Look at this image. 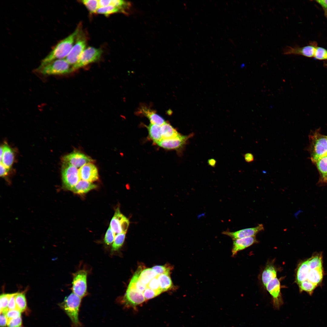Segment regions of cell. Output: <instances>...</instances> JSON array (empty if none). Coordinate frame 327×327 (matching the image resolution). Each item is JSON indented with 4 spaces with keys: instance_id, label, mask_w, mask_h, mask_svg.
Here are the masks:
<instances>
[{
    "instance_id": "6da1fadb",
    "label": "cell",
    "mask_w": 327,
    "mask_h": 327,
    "mask_svg": "<svg viewBox=\"0 0 327 327\" xmlns=\"http://www.w3.org/2000/svg\"><path fill=\"white\" fill-rule=\"evenodd\" d=\"M81 28V24H80L72 33L59 42L42 60L36 69H40L54 61L66 58L72 49Z\"/></svg>"
},
{
    "instance_id": "7a4b0ae2",
    "label": "cell",
    "mask_w": 327,
    "mask_h": 327,
    "mask_svg": "<svg viewBox=\"0 0 327 327\" xmlns=\"http://www.w3.org/2000/svg\"><path fill=\"white\" fill-rule=\"evenodd\" d=\"M309 151L312 161L327 155V136L315 131L309 135Z\"/></svg>"
},
{
    "instance_id": "3957f363",
    "label": "cell",
    "mask_w": 327,
    "mask_h": 327,
    "mask_svg": "<svg viewBox=\"0 0 327 327\" xmlns=\"http://www.w3.org/2000/svg\"><path fill=\"white\" fill-rule=\"evenodd\" d=\"M81 298L73 292L66 297L61 304V307L70 318L73 327H82L78 318Z\"/></svg>"
},
{
    "instance_id": "277c9868",
    "label": "cell",
    "mask_w": 327,
    "mask_h": 327,
    "mask_svg": "<svg viewBox=\"0 0 327 327\" xmlns=\"http://www.w3.org/2000/svg\"><path fill=\"white\" fill-rule=\"evenodd\" d=\"M36 71L44 75H48L65 74L74 71L72 66L65 58L54 61Z\"/></svg>"
},
{
    "instance_id": "5b68a950",
    "label": "cell",
    "mask_w": 327,
    "mask_h": 327,
    "mask_svg": "<svg viewBox=\"0 0 327 327\" xmlns=\"http://www.w3.org/2000/svg\"><path fill=\"white\" fill-rule=\"evenodd\" d=\"M61 175L63 188L70 191L81 180L77 168L67 163H63Z\"/></svg>"
},
{
    "instance_id": "8992f818",
    "label": "cell",
    "mask_w": 327,
    "mask_h": 327,
    "mask_svg": "<svg viewBox=\"0 0 327 327\" xmlns=\"http://www.w3.org/2000/svg\"><path fill=\"white\" fill-rule=\"evenodd\" d=\"M87 42L86 37L81 28L76 37L75 44L70 53L65 58L68 63L72 66L77 62L81 55L85 49Z\"/></svg>"
},
{
    "instance_id": "52a82bcc",
    "label": "cell",
    "mask_w": 327,
    "mask_h": 327,
    "mask_svg": "<svg viewBox=\"0 0 327 327\" xmlns=\"http://www.w3.org/2000/svg\"><path fill=\"white\" fill-rule=\"evenodd\" d=\"M102 53L101 48L89 47L85 49L77 62L73 66V71L99 60Z\"/></svg>"
},
{
    "instance_id": "ba28073f",
    "label": "cell",
    "mask_w": 327,
    "mask_h": 327,
    "mask_svg": "<svg viewBox=\"0 0 327 327\" xmlns=\"http://www.w3.org/2000/svg\"><path fill=\"white\" fill-rule=\"evenodd\" d=\"M87 271L80 270L73 275L72 289L73 292L82 298L86 296L87 292Z\"/></svg>"
},
{
    "instance_id": "9c48e42d",
    "label": "cell",
    "mask_w": 327,
    "mask_h": 327,
    "mask_svg": "<svg viewBox=\"0 0 327 327\" xmlns=\"http://www.w3.org/2000/svg\"><path fill=\"white\" fill-rule=\"evenodd\" d=\"M129 224V220L121 213L119 208H117L110 223L111 229L115 235L126 233Z\"/></svg>"
},
{
    "instance_id": "30bf717a",
    "label": "cell",
    "mask_w": 327,
    "mask_h": 327,
    "mask_svg": "<svg viewBox=\"0 0 327 327\" xmlns=\"http://www.w3.org/2000/svg\"><path fill=\"white\" fill-rule=\"evenodd\" d=\"M145 300L143 293L134 287L128 286L123 299V302L126 306L135 307Z\"/></svg>"
},
{
    "instance_id": "8fae6325",
    "label": "cell",
    "mask_w": 327,
    "mask_h": 327,
    "mask_svg": "<svg viewBox=\"0 0 327 327\" xmlns=\"http://www.w3.org/2000/svg\"><path fill=\"white\" fill-rule=\"evenodd\" d=\"M63 163L69 164L79 168L84 165L91 163L93 160L89 156L82 153L74 151L63 157Z\"/></svg>"
},
{
    "instance_id": "7c38bea8",
    "label": "cell",
    "mask_w": 327,
    "mask_h": 327,
    "mask_svg": "<svg viewBox=\"0 0 327 327\" xmlns=\"http://www.w3.org/2000/svg\"><path fill=\"white\" fill-rule=\"evenodd\" d=\"M194 135L191 133L188 135L184 136L180 134L174 138L162 139L157 144L161 147L168 150L177 149L182 147L186 143L188 139Z\"/></svg>"
},
{
    "instance_id": "4fadbf2b",
    "label": "cell",
    "mask_w": 327,
    "mask_h": 327,
    "mask_svg": "<svg viewBox=\"0 0 327 327\" xmlns=\"http://www.w3.org/2000/svg\"><path fill=\"white\" fill-rule=\"evenodd\" d=\"M264 230L262 224H259L255 227L244 229L235 232L224 231L223 234L230 237L233 240L255 236L259 232Z\"/></svg>"
},
{
    "instance_id": "5bb4252c",
    "label": "cell",
    "mask_w": 327,
    "mask_h": 327,
    "mask_svg": "<svg viewBox=\"0 0 327 327\" xmlns=\"http://www.w3.org/2000/svg\"><path fill=\"white\" fill-rule=\"evenodd\" d=\"M266 287L273 298L274 306L276 308L279 309L282 304L279 281L276 278L271 280Z\"/></svg>"
},
{
    "instance_id": "9a60e30c",
    "label": "cell",
    "mask_w": 327,
    "mask_h": 327,
    "mask_svg": "<svg viewBox=\"0 0 327 327\" xmlns=\"http://www.w3.org/2000/svg\"><path fill=\"white\" fill-rule=\"evenodd\" d=\"M78 170L79 176L81 180L92 182L98 179L97 168L91 163L84 165Z\"/></svg>"
},
{
    "instance_id": "2e32d148",
    "label": "cell",
    "mask_w": 327,
    "mask_h": 327,
    "mask_svg": "<svg viewBox=\"0 0 327 327\" xmlns=\"http://www.w3.org/2000/svg\"><path fill=\"white\" fill-rule=\"evenodd\" d=\"M315 47L311 45L302 47L286 46L283 50L284 54L302 55L309 57H314L316 50Z\"/></svg>"
},
{
    "instance_id": "e0dca14e",
    "label": "cell",
    "mask_w": 327,
    "mask_h": 327,
    "mask_svg": "<svg viewBox=\"0 0 327 327\" xmlns=\"http://www.w3.org/2000/svg\"><path fill=\"white\" fill-rule=\"evenodd\" d=\"M257 242L255 236L234 240L232 250V256H235L239 251L246 249Z\"/></svg>"
},
{
    "instance_id": "ac0fdd59",
    "label": "cell",
    "mask_w": 327,
    "mask_h": 327,
    "mask_svg": "<svg viewBox=\"0 0 327 327\" xmlns=\"http://www.w3.org/2000/svg\"><path fill=\"white\" fill-rule=\"evenodd\" d=\"M138 114L147 117L150 123L161 126L166 122L164 119L155 111L146 106H141L138 109Z\"/></svg>"
},
{
    "instance_id": "d6986e66",
    "label": "cell",
    "mask_w": 327,
    "mask_h": 327,
    "mask_svg": "<svg viewBox=\"0 0 327 327\" xmlns=\"http://www.w3.org/2000/svg\"><path fill=\"white\" fill-rule=\"evenodd\" d=\"M315 163L320 174L318 185H325L327 184V155L319 159Z\"/></svg>"
},
{
    "instance_id": "ffe728a7",
    "label": "cell",
    "mask_w": 327,
    "mask_h": 327,
    "mask_svg": "<svg viewBox=\"0 0 327 327\" xmlns=\"http://www.w3.org/2000/svg\"><path fill=\"white\" fill-rule=\"evenodd\" d=\"M97 187V185L92 182L81 179L71 191L75 193L82 194L86 193Z\"/></svg>"
},
{
    "instance_id": "44dd1931",
    "label": "cell",
    "mask_w": 327,
    "mask_h": 327,
    "mask_svg": "<svg viewBox=\"0 0 327 327\" xmlns=\"http://www.w3.org/2000/svg\"><path fill=\"white\" fill-rule=\"evenodd\" d=\"M3 147L4 152L0 162L7 168L10 169L14 160L13 152L7 145L5 144L3 145Z\"/></svg>"
},
{
    "instance_id": "7402d4cb",
    "label": "cell",
    "mask_w": 327,
    "mask_h": 327,
    "mask_svg": "<svg viewBox=\"0 0 327 327\" xmlns=\"http://www.w3.org/2000/svg\"><path fill=\"white\" fill-rule=\"evenodd\" d=\"M309 270L307 259L300 264L297 269L296 278V282L298 285L307 279Z\"/></svg>"
},
{
    "instance_id": "603a6c76",
    "label": "cell",
    "mask_w": 327,
    "mask_h": 327,
    "mask_svg": "<svg viewBox=\"0 0 327 327\" xmlns=\"http://www.w3.org/2000/svg\"><path fill=\"white\" fill-rule=\"evenodd\" d=\"M150 138L157 144L162 139L160 126L150 123L147 126Z\"/></svg>"
},
{
    "instance_id": "cb8c5ba5",
    "label": "cell",
    "mask_w": 327,
    "mask_h": 327,
    "mask_svg": "<svg viewBox=\"0 0 327 327\" xmlns=\"http://www.w3.org/2000/svg\"><path fill=\"white\" fill-rule=\"evenodd\" d=\"M160 129L162 139L174 138L180 134L170 124L166 122L160 126Z\"/></svg>"
},
{
    "instance_id": "d4e9b609",
    "label": "cell",
    "mask_w": 327,
    "mask_h": 327,
    "mask_svg": "<svg viewBox=\"0 0 327 327\" xmlns=\"http://www.w3.org/2000/svg\"><path fill=\"white\" fill-rule=\"evenodd\" d=\"M142 270L141 267H139L132 278L128 286H132L138 291L143 293L147 286L143 284L139 279L140 273Z\"/></svg>"
},
{
    "instance_id": "484cf974",
    "label": "cell",
    "mask_w": 327,
    "mask_h": 327,
    "mask_svg": "<svg viewBox=\"0 0 327 327\" xmlns=\"http://www.w3.org/2000/svg\"><path fill=\"white\" fill-rule=\"evenodd\" d=\"M323 276L322 268L310 270L307 279L317 286L322 282Z\"/></svg>"
},
{
    "instance_id": "4316f807",
    "label": "cell",
    "mask_w": 327,
    "mask_h": 327,
    "mask_svg": "<svg viewBox=\"0 0 327 327\" xmlns=\"http://www.w3.org/2000/svg\"><path fill=\"white\" fill-rule=\"evenodd\" d=\"M276 278V271L272 266H267L262 273V281L265 286H266L271 280Z\"/></svg>"
},
{
    "instance_id": "83f0119b",
    "label": "cell",
    "mask_w": 327,
    "mask_h": 327,
    "mask_svg": "<svg viewBox=\"0 0 327 327\" xmlns=\"http://www.w3.org/2000/svg\"><path fill=\"white\" fill-rule=\"evenodd\" d=\"M158 275L154 271L152 268H147L141 271L139 276L140 281L146 286L150 280L157 277Z\"/></svg>"
},
{
    "instance_id": "f1b7e54d",
    "label": "cell",
    "mask_w": 327,
    "mask_h": 327,
    "mask_svg": "<svg viewBox=\"0 0 327 327\" xmlns=\"http://www.w3.org/2000/svg\"><path fill=\"white\" fill-rule=\"evenodd\" d=\"M157 277L160 287L163 292L168 290L172 288L173 284L169 275L159 274Z\"/></svg>"
},
{
    "instance_id": "f546056e",
    "label": "cell",
    "mask_w": 327,
    "mask_h": 327,
    "mask_svg": "<svg viewBox=\"0 0 327 327\" xmlns=\"http://www.w3.org/2000/svg\"><path fill=\"white\" fill-rule=\"evenodd\" d=\"M307 260L310 270L322 268V256L321 254L314 255Z\"/></svg>"
},
{
    "instance_id": "4dcf8cb0",
    "label": "cell",
    "mask_w": 327,
    "mask_h": 327,
    "mask_svg": "<svg viewBox=\"0 0 327 327\" xmlns=\"http://www.w3.org/2000/svg\"><path fill=\"white\" fill-rule=\"evenodd\" d=\"M117 13H121L126 14L125 12L121 9L112 5L99 8L97 12V14L104 15L106 16Z\"/></svg>"
},
{
    "instance_id": "1f68e13d",
    "label": "cell",
    "mask_w": 327,
    "mask_h": 327,
    "mask_svg": "<svg viewBox=\"0 0 327 327\" xmlns=\"http://www.w3.org/2000/svg\"><path fill=\"white\" fill-rule=\"evenodd\" d=\"M15 301L17 309L21 312H23L26 309L27 304L24 292H17Z\"/></svg>"
},
{
    "instance_id": "d6a6232c",
    "label": "cell",
    "mask_w": 327,
    "mask_h": 327,
    "mask_svg": "<svg viewBox=\"0 0 327 327\" xmlns=\"http://www.w3.org/2000/svg\"><path fill=\"white\" fill-rule=\"evenodd\" d=\"M81 2L90 13L92 14L97 13V11L99 8L98 0H84L81 1Z\"/></svg>"
},
{
    "instance_id": "836d02e7",
    "label": "cell",
    "mask_w": 327,
    "mask_h": 327,
    "mask_svg": "<svg viewBox=\"0 0 327 327\" xmlns=\"http://www.w3.org/2000/svg\"><path fill=\"white\" fill-rule=\"evenodd\" d=\"M300 291H305L311 294L317 286L307 279L302 281L299 284Z\"/></svg>"
},
{
    "instance_id": "e575fe53",
    "label": "cell",
    "mask_w": 327,
    "mask_h": 327,
    "mask_svg": "<svg viewBox=\"0 0 327 327\" xmlns=\"http://www.w3.org/2000/svg\"><path fill=\"white\" fill-rule=\"evenodd\" d=\"M126 233H121L116 235L112 245L111 250L115 251L118 250L122 246L124 241Z\"/></svg>"
},
{
    "instance_id": "d590c367",
    "label": "cell",
    "mask_w": 327,
    "mask_h": 327,
    "mask_svg": "<svg viewBox=\"0 0 327 327\" xmlns=\"http://www.w3.org/2000/svg\"><path fill=\"white\" fill-rule=\"evenodd\" d=\"M12 293H3L0 295V314L5 313L8 310L9 299Z\"/></svg>"
},
{
    "instance_id": "8d00e7d4",
    "label": "cell",
    "mask_w": 327,
    "mask_h": 327,
    "mask_svg": "<svg viewBox=\"0 0 327 327\" xmlns=\"http://www.w3.org/2000/svg\"><path fill=\"white\" fill-rule=\"evenodd\" d=\"M157 276L151 279L147 286V287L155 291L159 295L163 292L160 287Z\"/></svg>"
},
{
    "instance_id": "74e56055",
    "label": "cell",
    "mask_w": 327,
    "mask_h": 327,
    "mask_svg": "<svg viewBox=\"0 0 327 327\" xmlns=\"http://www.w3.org/2000/svg\"><path fill=\"white\" fill-rule=\"evenodd\" d=\"M151 268L158 274H166L169 275L171 269L169 266L165 265H157Z\"/></svg>"
},
{
    "instance_id": "f35d334b",
    "label": "cell",
    "mask_w": 327,
    "mask_h": 327,
    "mask_svg": "<svg viewBox=\"0 0 327 327\" xmlns=\"http://www.w3.org/2000/svg\"><path fill=\"white\" fill-rule=\"evenodd\" d=\"M314 57L319 60H327V50L322 47H316Z\"/></svg>"
},
{
    "instance_id": "ab89813d",
    "label": "cell",
    "mask_w": 327,
    "mask_h": 327,
    "mask_svg": "<svg viewBox=\"0 0 327 327\" xmlns=\"http://www.w3.org/2000/svg\"><path fill=\"white\" fill-rule=\"evenodd\" d=\"M116 235L109 226L105 233L104 241L107 245H110L112 243L114 240Z\"/></svg>"
},
{
    "instance_id": "60d3db41",
    "label": "cell",
    "mask_w": 327,
    "mask_h": 327,
    "mask_svg": "<svg viewBox=\"0 0 327 327\" xmlns=\"http://www.w3.org/2000/svg\"><path fill=\"white\" fill-rule=\"evenodd\" d=\"M5 313L8 319H16L21 317V312L17 309L8 310Z\"/></svg>"
},
{
    "instance_id": "b9f144b4",
    "label": "cell",
    "mask_w": 327,
    "mask_h": 327,
    "mask_svg": "<svg viewBox=\"0 0 327 327\" xmlns=\"http://www.w3.org/2000/svg\"><path fill=\"white\" fill-rule=\"evenodd\" d=\"M7 325L8 327H21L22 319L21 317L8 320Z\"/></svg>"
},
{
    "instance_id": "7bdbcfd3",
    "label": "cell",
    "mask_w": 327,
    "mask_h": 327,
    "mask_svg": "<svg viewBox=\"0 0 327 327\" xmlns=\"http://www.w3.org/2000/svg\"><path fill=\"white\" fill-rule=\"evenodd\" d=\"M143 294L145 300L154 298L159 295L155 291L148 287H147L143 292Z\"/></svg>"
},
{
    "instance_id": "ee69618b",
    "label": "cell",
    "mask_w": 327,
    "mask_h": 327,
    "mask_svg": "<svg viewBox=\"0 0 327 327\" xmlns=\"http://www.w3.org/2000/svg\"><path fill=\"white\" fill-rule=\"evenodd\" d=\"M17 293V292L12 293L11 296L8 304V310L17 309L15 301V296Z\"/></svg>"
},
{
    "instance_id": "f6af8a7d",
    "label": "cell",
    "mask_w": 327,
    "mask_h": 327,
    "mask_svg": "<svg viewBox=\"0 0 327 327\" xmlns=\"http://www.w3.org/2000/svg\"><path fill=\"white\" fill-rule=\"evenodd\" d=\"M0 176L1 177H4L7 175L9 169L5 167L2 163L0 164Z\"/></svg>"
},
{
    "instance_id": "bcb514c9",
    "label": "cell",
    "mask_w": 327,
    "mask_h": 327,
    "mask_svg": "<svg viewBox=\"0 0 327 327\" xmlns=\"http://www.w3.org/2000/svg\"><path fill=\"white\" fill-rule=\"evenodd\" d=\"M0 326L1 327H5L7 324L8 320L7 318L4 313H1L0 314Z\"/></svg>"
},
{
    "instance_id": "7dc6e473",
    "label": "cell",
    "mask_w": 327,
    "mask_h": 327,
    "mask_svg": "<svg viewBox=\"0 0 327 327\" xmlns=\"http://www.w3.org/2000/svg\"><path fill=\"white\" fill-rule=\"evenodd\" d=\"M243 156L245 161L247 163H250L254 160V156L251 153H246Z\"/></svg>"
},
{
    "instance_id": "c3c4849f",
    "label": "cell",
    "mask_w": 327,
    "mask_h": 327,
    "mask_svg": "<svg viewBox=\"0 0 327 327\" xmlns=\"http://www.w3.org/2000/svg\"><path fill=\"white\" fill-rule=\"evenodd\" d=\"M316 1L322 7L324 10L325 15L327 16V0H319Z\"/></svg>"
},
{
    "instance_id": "681fc988",
    "label": "cell",
    "mask_w": 327,
    "mask_h": 327,
    "mask_svg": "<svg viewBox=\"0 0 327 327\" xmlns=\"http://www.w3.org/2000/svg\"><path fill=\"white\" fill-rule=\"evenodd\" d=\"M111 0H98L99 8L101 7H105L111 5Z\"/></svg>"
},
{
    "instance_id": "f907efd6",
    "label": "cell",
    "mask_w": 327,
    "mask_h": 327,
    "mask_svg": "<svg viewBox=\"0 0 327 327\" xmlns=\"http://www.w3.org/2000/svg\"><path fill=\"white\" fill-rule=\"evenodd\" d=\"M208 164L210 166L212 167H214L215 166L216 163V161L215 160L213 159H209L208 160Z\"/></svg>"
},
{
    "instance_id": "816d5d0a",
    "label": "cell",
    "mask_w": 327,
    "mask_h": 327,
    "mask_svg": "<svg viewBox=\"0 0 327 327\" xmlns=\"http://www.w3.org/2000/svg\"><path fill=\"white\" fill-rule=\"evenodd\" d=\"M0 160L2 159V155H3V152H4V147H3V146H1L0 147Z\"/></svg>"
}]
</instances>
